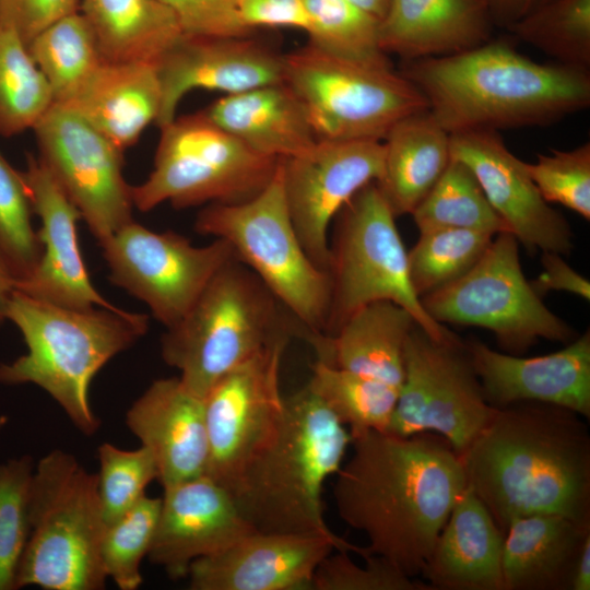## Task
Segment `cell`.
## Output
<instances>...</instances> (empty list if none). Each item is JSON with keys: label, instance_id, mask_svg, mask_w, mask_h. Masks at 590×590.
Returning a JSON list of instances; mask_svg holds the SVG:
<instances>
[{"label": "cell", "instance_id": "obj_1", "mask_svg": "<svg viewBox=\"0 0 590 590\" xmlns=\"http://www.w3.org/2000/svg\"><path fill=\"white\" fill-rule=\"evenodd\" d=\"M351 437L352 455L333 485L338 515L366 535L367 555L416 578L467 487L461 458L435 433Z\"/></svg>", "mask_w": 590, "mask_h": 590}, {"label": "cell", "instance_id": "obj_2", "mask_svg": "<svg viewBox=\"0 0 590 590\" xmlns=\"http://www.w3.org/2000/svg\"><path fill=\"white\" fill-rule=\"evenodd\" d=\"M585 417L540 402L497 408L460 455L467 485L505 533L511 519L554 514L590 523Z\"/></svg>", "mask_w": 590, "mask_h": 590}, {"label": "cell", "instance_id": "obj_3", "mask_svg": "<svg viewBox=\"0 0 590 590\" xmlns=\"http://www.w3.org/2000/svg\"><path fill=\"white\" fill-rule=\"evenodd\" d=\"M402 74L450 134L546 126L590 105L588 70L536 62L504 39L409 60Z\"/></svg>", "mask_w": 590, "mask_h": 590}, {"label": "cell", "instance_id": "obj_4", "mask_svg": "<svg viewBox=\"0 0 590 590\" xmlns=\"http://www.w3.org/2000/svg\"><path fill=\"white\" fill-rule=\"evenodd\" d=\"M351 441L305 385L284 397L275 426L224 487L256 531L321 535L364 557L366 548L337 535L323 512L324 483L341 469Z\"/></svg>", "mask_w": 590, "mask_h": 590}, {"label": "cell", "instance_id": "obj_5", "mask_svg": "<svg viewBox=\"0 0 590 590\" xmlns=\"http://www.w3.org/2000/svg\"><path fill=\"white\" fill-rule=\"evenodd\" d=\"M5 320L20 330L27 352L0 364V384H33L46 391L85 436L101 425L88 398L96 374L149 329L146 314L119 307L75 309L14 291Z\"/></svg>", "mask_w": 590, "mask_h": 590}, {"label": "cell", "instance_id": "obj_6", "mask_svg": "<svg viewBox=\"0 0 590 590\" xmlns=\"http://www.w3.org/2000/svg\"><path fill=\"white\" fill-rule=\"evenodd\" d=\"M282 334L305 340L304 329L260 279L233 260L187 314L166 328L161 355L187 389L204 398L221 377Z\"/></svg>", "mask_w": 590, "mask_h": 590}, {"label": "cell", "instance_id": "obj_7", "mask_svg": "<svg viewBox=\"0 0 590 590\" xmlns=\"http://www.w3.org/2000/svg\"><path fill=\"white\" fill-rule=\"evenodd\" d=\"M30 536L15 588L101 590L105 575L101 545L106 522L96 473L74 455L55 449L35 463Z\"/></svg>", "mask_w": 590, "mask_h": 590}, {"label": "cell", "instance_id": "obj_8", "mask_svg": "<svg viewBox=\"0 0 590 590\" xmlns=\"http://www.w3.org/2000/svg\"><path fill=\"white\" fill-rule=\"evenodd\" d=\"M196 231L226 240L305 331L311 345L323 335L330 276L304 250L286 206L280 161L276 172L253 198L210 203L197 215Z\"/></svg>", "mask_w": 590, "mask_h": 590}, {"label": "cell", "instance_id": "obj_9", "mask_svg": "<svg viewBox=\"0 0 590 590\" xmlns=\"http://www.w3.org/2000/svg\"><path fill=\"white\" fill-rule=\"evenodd\" d=\"M394 219L373 181L359 189L333 220L328 268L330 304L323 335H333L355 310L376 300L400 305L435 340L453 335L428 315L415 293L408 251Z\"/></svg>", "mask_w": 590, "mask_h": 590}, {"label": "cell", "instance_id": "obj_10", "mask_svg": "<svg viewBox=\"0 0 590 590\" xmlns=\"http://www.w3.org/2000/svg\"><path fill=\"white\" fill-rule=\"evenodd\" d=\"M160 129L153 169L131 187L133 206L142 212L164 202L177 209L244 202L276 172L280 158L257 153L202 111L175 117Z\"/></svg>", "mask_w": 590, "mask_h": 590}, {"label": "cell", "instance_id": "obj_11", "mask_svg": "<svg viewBox=\"0 0 590 590\" xmlns=\"http://www.w3.org/2000/svg\"><path fill=\"white\" fill-rule=\"evenodd\" d=\"M284 82L302 102L317 140L384 141L404 117L428 108L393 68L358 63L307 44L285 56Z\"/></svg>", "mask_w": 590, "mask_h": 590}, {"label": "cell", "instance_id": "obj_12", "mask_svg": "<svg viewBox=\"0 0 590 590\" xmlns=\"http://www.w3.org/2000/svg\"><path fill=\"white\" fill-rule=\"evenodd\" d=\"M421 302L438 323L492 331L500 347L512 355L524 353L539 339L567 344L577 337L526 279L519 241L509 232L496 234L465 274L424 295Z\"/></svg>", "mask_w": 590, "mask_h": 590}, {"label": "cell", "instance_id": "obj_13", "mask_svg": "<svg viewBox=\"0 0 590 590\" xmlns=\"http://www.w3.org/2000/svg\"><path fill=\"white\" fill-rule=\"evenodd\" d=\"M403 362L404 378L386 432L401 437L435 433L460 456L497 409L484 397L465 343L455 334L435 340L414 326Z\"/></svg>", "mask_w": 590, "mask_h": 590}, {"label": "cell", "instance_id": "obj_14", "mask_svg": "<svg viewBox=\"0 0 590 590\" xmlns=\"http://www.w3.org/2000/svg\"><path fill=\"white\" fill-rule=\"evenodd\" d=\"M109 280L148 305L165 328L191 308L215 273L237 257L224 239L194 246L185 236L131 221L99 243Z\"/></svg>", "mask_w": 590, "mask_h": 590}, {"label": "cell", "instance_id": "obj_15", "mask_svg": "<svg viewBox=\"0 0 590 590\" xmlns=\"http://www.w3.org/2000/svg\"><path fill=\"white\" fill-rule=\"evenodd\" d=\"M39 155L98 243L132 219L121 151L86 120L54 103L32 129Z\"/></svg>", "mask_w": 590, "mask_h": 590}, {"label": "cell", "instance_id": "obj_16", "mask_svg": "<svg viewBox=\"0 0 590 590\" xmlns=\"http://www.w3.org/2000/svg\"><path fill=\"white\" fill-rule=\"evenodd\" d=\"M382 141L318 140L280 158L284 198L296 235L312 262L328 272L329 228L341 209L384 167Z\"/></svg>", "mask_w": 590, "mask_h": 590}, {"label": "cell", "instance_id": "obj_17", "mask_svg": "<svg viewBox=\"0 0 590 590\" xmlns=\"http://www.w3.org/2000/svg\"><path fill=\"white\" fill-rule=\"evenodd\" d=\"M291 334H282L221 377L208 391L206 475L223 486L275 426L284 406L280 369Z\"/></svg>", "mask_w": 590, "mask_h": 590}, {"label": "cell", "instance_id": "obj_18", "mask_svg": "<svg viewBox=\"0 0 590 590\" xmlns=\"http://www.w3.org/2000/svg\"><path fill=\"white\" fill-rule=\"evenodd\" d=\"M450 151L452 158L472 170L489 204L519 243L530 251L570 253L573 232L568 222L543 199L528 163L506 146L498 131L452 133Z\"/></svg>", "mask_w": 590, "mask_h": 590}, {"label": "cell", "instance_id": "obj_19", "mask_svg": "<svg viewBox=\"0 0 590 590\" xmlns=\"http://www.w3.org/2000/svg\"><path fill=\"white\" fill-rule=\"evenodd\" d=\"M162 106L158 128L176 117L194 88L226 95L284 82L283 56L248 36H182L155 62Z\"/></svg>", "mask_w": 590, "mask_h": 590}, {"label": "cell", "instance_id": "obj_20", "mask_svg": "<svg viewBox=\"0 0 590 590\" xmlns=\"http://www.w3.org/2000/svg\"><path fill=\"white\" fill-rule=\"evenodd\" d=\"M22 175L33 212L42 221V255L34 271L15 282V291L69 308H117L90 280L78 240L79 210L38 156L27 155Z\"/></svg>", "mask_w": 590, "mask_h": 590}, {"label": "cell", "instance_id": "obj_21", "mask_svg": "<svg viewBox=\"0 0 590 590\" xmlns=\"http://www.w3.org/2000/svg\"><path fill=\"white\" fill-rule=\"evenodd\" d=\"M253 531L228 489L205 474L163 488L148 558L169 578H185L194 560L221 553Z\"/></svg>", "mask_w": 590, "mask_h": 590}, {"label": "cell", "instance_id": "obj_22", "mask_svg": "<svg viewBox=\"0 0 590 590\" xmlns=\"http://www.w3.org/2000/svg\"><path fill=\"white\" fill-rule=\"evenodd\" d=\"M467 351L486 401L494 408L540 402L590 417V332L557 352L521 357L471 340Z\"/></svg>", "mask_w": 590, "mask_h": 590}, {"label": "cell", "instance_id": "obj_23", "mask_svg": "<svg viewBox=\"0 0 590 590\" xmlns=\"http://www.w3.org/2000/svg\"><path fill=\"white\" fill-rule=\"evenodd\" d=\"M335 541L314 534L253 531L188 570L191 590H311L316 569Z\"/></svg>", "mask_w": 590, "mask_h": 590}, {"label": "cell", "instance_id": "obj_24", "mask_svg": "<svg viewBox=\"0 0 590 590\" xmlns=\"http://www.w3.org/2000/svg\"><path fill=\"white\" fill-rule=\"evenodd\" d=\"M126 425L152 453L163 488L206 474L204 401L179 377L154 380L128 409Z\"/></svg>", "mask_w": 590, "mask_h": 590}, {"label": "cell", "instance_id": "obj_25", "mask_svg": "<svg viewBox=\"0 0 590 590\" xmlns=\"http://www.w3.org/2000/svg\"><path fill=\"white\" fill-rule=\"evenodd\" d=\"M505 533L467 485L438 534L421 576L430 589L504 590Z\"/></svg>", "mask_w": 590, "mask_h": 590}, {"label": "cell", "instance_id": "obj_26", "mask_svg": "<svg viewBox=\"0 0 590 590\" xmlns=\"http://www.w3.org/2000/svg\"><path fill=\"white\" fill-rule=\"evenodd\" d=\"M494 26L484 0H390L379 45L406 61L448 56L488 42Z\"/></svg>", "mask_w": 590, "mask_h": 590}, {"label": "cell", "instance_id": "obj_27", "mask_svg": "<svg viewBox=\"0 0 590 590\" xmlns=\"http://www.w3.org/2000/svg\"><path fill=\"white\" fill-rule=\"evenodd\" d=\"M121 151L156 122L162 90L153 62L103 60L63 103Z\"/></svg>", "mask_w": 590, "mask_h": 590}, {"label": "cell", "instance_id": "obj_28", "mask_svg": "<svg viewBox=\"0 0 590 590\" xmlns=\"http://www.w3.org/2000/svg\"><path fill=\"white\" fill-rule=\"evenodd\" d=\"M590 523L554 514L514 518L502 555L504 590H570L574 566Z\"/></svg>", "mask_w": 590, "mask_h": 590}, {"label": "cell", "instance_id": "obj_29", "mask_svg": "<svg viewBox=\"0 0 590 590\" xmlns=\"http://www.w3.org/2000/svg\"><path fill=\"white\" fill-rule=\"evenodd\" d=\"M201 111L266 156L292 157L318 141L302 102L285 82L225 95Z\"/></svg>", "mask_w": 590, "mask_h": 590}, {"label": "cell", "instance_id": "obj_30", "mask_svg": "<svg viewBox=\"0 0 590 590\" xmlns=\"http://www.w3.org/2000/svg\"><path fill=\"white\" fill-rule=\"evenodd\" d=\"M414 326V318L400 305L369 303L355 310L333 335H324L317 359L399 391L404 378V344Z\"/></svg>", "mask_w": 590, "mask_h": 590}, {"label": "cell", "instance_id": "obj_31", "mask_svg": "<svg viewBox=\"0 0 590 590\" xmlns=\"http://www.w3.org/2000/svg\"><path fill=\"white\" fill-rule=\"evenodd\" d=\"M382 143L384 167L375 182L396 217L412 214L451 160L450 133L427 108L398 121Z\"/></svg>", "mask_w": 590, "mask_h": 590}, {"label": "cell", "instance_id": "obj_32", "mask_svg": "<svg viewBox=\"0 0 590 590\" xmlns=\"http://www.w3.org/2000/svg\"><path fill=\"white\" fill-rule=\"evenodd\" d=\"M105 61L155 63L181 36L160 0H80Z\"/></svg>", "mask_w": 590, "mask_h": 590}, {"label": "cell", "instance_id": "obj_33", "mask_svg": "<svg viewBox=\"0 0 590 590\" xmlns=\"http://www.w3.org/2000/svg\"><path fill=\"white\" fill-rule=\"evenodd\" d=\"M27 48L51 88L54 103L66 102L104 60L80 11L47 26Z\"/></svg>", "mask_w": 590, "mask_h": 590}, {"label": "cell", "instance_id": "obj_34", "mask_svg": "<svg viewBox=\"0 0 590 590\" xmlns=\"http://www.w3.org/2000/svg\"><path fill=\"white\" fill-rule=\"evenodd\" d=\"M52 104L51 88L27 45L0 21V135L10 138L33 129Z\"/></svg>", "mask_w": 590, "mask_h": 590}, {"label": "cell", "instance_id": "obj_35", "mask_svg": "<svg viewBox=\"0 0 590 590\" xmlns=\"http://www.w3.org/2000/svg\"><path fill=\"white\" fill-rule=\"evenodd\" d=\"M350 434L386 432L398 390L379 380L318 361L307 384Z\"/></svg>", "mask_w": 590, "mask_h": 590}, {"label": "cell", "instance_id": "obj_36", "mask_svg": "<svg viewBox=\"0 0 590 590\" xmlns=\"http://www.w3.org/2000/svg\"><path fill=\"white\" fill-rule=\"evenodd\" d=\"M412 215L418 232L436 228H463L492 235L508 232L472 170L452 157Z\"/></svg>", "mask_w": 590, "mask_h": 590}, {"label": "cell", "instance_id": "obj_37", "mask_svg": "<svg viewBox=\"0 0 590 590\" xmlns=\"http://www.w3.org/2000/svg\"><path fill=\"white\" fill-rule=\"evenodd\" d=\"M506 30L557 63L590 67V0H551Z\"/></svg>", "mask_w": 590, "mask_h": 590}, {"label": "cell", "instance_id": "obj_38", "mask_svg": "<svg viewBox=\"0 0 590 590\" xmlns=\"http://www.w3.org/2000/svg\"><path fill=\"white\" fill-rule=\"evenodd\" d=\"M306 4L308 44L342 59L393 68L379 45V20L347 0H306Z\"/></svg>", "mask_w": 590, "mask_h": 590}, {"label": "cell", "instance_id": "obj_39", "mask_svg": "<svg viewBox=\"0 0 590 590\" xmlns=\"http://www.w3.org/2000/svg\"><path fill=\"white\" fill-rule=\"evenodd\" d=\"M494 236L463 228L420 232L416 244L408 251L410 281L418 297L465 274L481 259Z\"/></svg>", "mask_w": 590, "mask_h": 590}, {"label": "cell", "instance_id": "obj_40", "mask_svg": "<svg viewBox=\"0 0 590 590\" xmlns=\"http://www.w3.org/2000/svg\"><path fill=\"white\" fill-rule=\"evenodd\" d=\"M160 509L161 497L145 495L105 527L102 564L107 579L120 590H137L142 585L141 563L151 548Z\"/></svg>", "mask_w": 590, "mask_h": 590}, {"label": "cell", "instance_id": "obj_41", "mask_svg": "<svg viewBox=\"0 0 590 590\" xmlns=\"http://www.w3.org/2000/svg\"><path fill=\"white\" fill-rule=\"evenodd\" d=\"M34 469L30 455L0 463V590H16L17 569L31 530Z\"/></svg>", "mask_w": 590, "mask_h": 590}, {"label": "cell", "instance_id": "obj_42", "mask_svg": "<svg viewBox=\"0 0 590 590\" xmlns=\"http://www.w3.org/2000/svg\"><path fill=\"white\" fill-rule=\"evenodd\" d=\"M99 463L97 492L106 524L130 510L146 494L158 471L152 453L143 446L121 449L103 442L97 449Z\"/></svg>", "mask_w": 590, "mask_h": 590}, {"label": "cell", "instance_id": "obj_43", "mask_svg": "<svg viewBox=\"0 0 590 590\" xmlns=\"http://www.w3.org/2000/svg\"><path fill=\"white\" fill-rule=\"evenodd\" d=\"M32 213L22 172L14 169L0 153V249L15 282L34 271L42 255Z\"/></svg>", "mask_w": 590, "mask_h": 590}, {"label": "cell", "instance_id": "obj_44", "mask_svg": "<svg viewBox=\"0 0 590 590\" xmlns=\"http://www.w3.org/2000/svg\"><path fill=\"white\" fill-rule=\"evenodd\" d=\"M529 174L547 203L560 204L590 220V143L551 150L528 163Z\"/></svg>", "mask_w": 590, "mask_h": 590}, {"label": "cell", "instance_id": "obj_45", "mask_svg": "<svg viewBox=\"0 0 590 590\" xmlns=\"http://www.w3.org/2000/svg\"><path fill=\"white\" fill-rule=\"evenodd\" d=\"M365 565L355 564L349 552L330 553L319 564L311 582V590H430L388 559L367 555Z\"/></svg>", "mask_w": 590, "mask_h": 590}, {"label": "cell", "instance_id": "obj_46", "mask_svg": "<svg viewBox=\"0 0 590 590\" xmlns=\"http://www.w3.org/2000/svg\"><path fill=\"white\" fill-rule=\"evenodd\" d=\"M176 16L186 35L248 36L252 30L241 21L238 0H160Z\"/></svg>", "mask_w": 590, "mask_h": 590}, {"label": "cell", "instance_id": "obj_47", "mask_svg": "<svg viewBox=\"0 0 590 590\" xmlns=\"http://www.w3.org/2000/svg\"><path fill=\"white\" fill-rule=\"evenodd\" d=\"M79 9L80 0H0V21L28 45L47 26Z\"/></svg>", "mask_w": 590, "mask_h": 590}, {"label": "cell", "instance_id": "obj_48", "mask_svg": "<svg viewBox=\"0 0 590 590\" xmlns=\"http://www.w3.org/2000/svg\"><path fill=\"white\" fill-rule=\"evenodd\" d=\"M243 23L250 30L260 26H287L305 31L310 26L306 0H238Z\"/></svg>", "mask_w": 590, "mask_h": 590}, {"label": "cell", "instance_id": "obj_49", "mask_svg": "<svg viewBox=\"0 0 590 590\" xmlns=\"http://www.w3.org/2000/svg\"><path fill=\"white\" fill-rule=\"evenodd\" d=\"M541 263L543 272L534 281H530L538 295L542 297L550 291H564L586 300L590 299L589 280L574 270L562 255L542 251Z\"/></svg>", "mask_w": 590, "mask_h": 590}, {"label": "cell", "instance_id": "obj_50", "mask_svg": "<svg viewBox=\"0 0 590 590\" xmlns=\"http://www.w3.org/2000/svg\"><path fill=\"white\" fill-rule=\"evenodd\" d=\"M495 26L507 28L520 17L551 0H484Z\"/></svg>", "mask_w": 590, "mask_h": 590}, {"label": "cell", "instance_id": "obj_51", "mask_svg": "<svg viewBox=\"0 0 590 590\" xmlns=\"http://www.w3.org/2000/svg\"><path fill=\"white\" fill-rule=\"evenodd\" d=\"M590 589V534H588L581 545L580 552L576 559L573 577L570 581V590H589Z\"/></svg>", "mask_w": 590, "mask_h": 590}, {"label": "cell", "instance_id": "obj_52", "mask_svg": "<svg viewBox=\"0 0 590 590\" xmlns=\"http://www.w3.org/2000/svg\"><path fill=\"white\" fill-rule=\"evenodd\" d=\"M15 291V276L0 249V324L5 320L8 300Z\"/></svg>", "mask_w": 590, "mask_h": 590}, {"label": "cell", "instance_id": "obj_53", "mask_svg": "<svg viewBox=\"0 0 590 590\" xmlns=\"http://www.w3.org/2000/svg\"><path fill=\"white\" fill-rule=\"evenodd\" d=\"M355 7L381 21L385 16L390 0H347Z\"/></svg>", "mask_w": 590, "mask_h": 590}, {"label": "cell", "instance_id": "obj_54", "mask_svg": "<svg viewBox=\"0 0 590 590\" xmlns=\"http://www.w3.org/2000/svg\"><path fill=\"white\" fill-rule=\"evenodd\" d=\"M8 421H9L8 416L0 415V435L3 432V429L5 428V426L8 424Z\"/></svg>", "mask_w": 590, "mask_h": 590}]
</instances>
